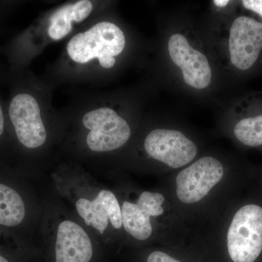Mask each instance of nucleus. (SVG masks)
Listing matches in <instances>:
<instances>
[{
  "mask_svg": "<svg viewBox=\"0 0 262 262\" xmlns=\"http://www.w3.org/2000/svg\"><path fill=\"white\" fill-rule=\"evenodd\" d=\"M125 47V34L120 27L102 21L74 36L67 44V51L76 63H86L97 58L103 68L110 69Z\"/></svg>",
  "mask_w": 262,
  "mask_h": 262,
  "instance_id": "obj_1",
  "label": "nucleus"
},
{
  "mask_svg": "<svg viewBox=\"0 0 262 262\" xmlns=\"http://www.w3.org/2000/svg\"><path fill=\"white\" fill-rule=\"evenodd\" d=\"M227 248L234 262H254L262 251V208L250 204L239 208L229 226Z\"/></svg>",
  "mask_w": 262,
  "mask_h": 262,
  "instance_id": "obj_2",
  "label": "nucleus"
},
{
  "mask_svg": "<svg viewBox=\"0 0 262 262\" xmlns=\"http://www.w3.org/2000/svg\"><path fill=\"white\" fill-rule=\"evenodd\" d=\"M82 124L90 130L86 139L88 146L97 152L118 149L130 136L128 123L113 108L101 107L88 112Z\"/></svg>",
  "mask_w": 262,
  "mask_h": 262,
  "instance_id": "obj_3",
  "label": "nucleus"
},
{
  "mask_svg": "<svg viewBox=\"0 0 262 262\" xmlns=\"http://www.w3.org/2000/svg\"><path fill=\"white\" fill-rule=\"evenodd\" d=\"M8 115L22 145L36 149L45 144L47 133L39 103L32 95L27 93L15 95L10 101Z\"/></svg>",
  "mask_w": 262,
  "mask_h": 262,
  "instance_id": "obj_4",
  "label": "nucleus"
},
{
  "mask_svg": "<svg viewBox=\"0 0 262 262\" xmlns=\"http://www.w3.org/2000/svg\"><path fill=\"white\" fill-rule=\"evenodd\" d=\"M223 175L220 161L212 157L202 158L177 176V196L187 204L199 202L222 180Z\"/></svg>",
  "mask_w": 262,
  "mask_h": 262,
  "instance_id": "obj_5",
  "label": "nucleus"
},
{
  "mask_svg": "<svg viewBox=\"0 0 262 262\" xmlns=\"http://www.w3.org/2000/svg\"><path fill=\"white\" fill-rule=\"evenodd\" d=\"M144 147L150 157L173 168L184 166L198 154L194 143L182 132L167 129L151 131L146 136Z\"/></svg>",
  "mask_w": 262,
  "mask_h": 262,
  "instance_id": "obj_6",
  "label": "nucleus"
},
{
  "mask_svg": "<svg viewBox=\"0 0 262 262\" xmlns=\"http://www.w3.org/2000/svg\"><path fill=\"white\" fill-rule=\"evenodd\" d=\"M229 50L232 64L239 70H249L262 50V23L247 16L234 20L229 32Z\"/></svg>",
  "mask_w": 262,
  "mask_h": 262,
  "instance_id": "obj_7",
  "label": "nucleus"
},
{
  "mask_svg": "<svg viewBox=\"0 0 262 262\" xmlns=\"http://www.w3.org/2000/svg\"><path fill=\"white\" fill-rule=\"evenodd\" d=\"M168 52L174 64L182 70L184 82L188 85L201 90L211 84L209 62L201 52L190 46L184 35L174 34L170 37Z\"/></svg>",
  "mask_w": 262,
  "mask_h": 262,
  "instance_id": "obj_8",
  "label": "nucleus"
},
{
  "mask_svg": "<svg viewBox=\"0 0 262 262\" xmlns=\"http://www.w3.org/2000/svg\"><path fill=\"white\" fill-rule=\"evenodd\" d=\"M92 256V243L85 231L75 222H61L57 232L56 262H90Z\"/></svg>",
  "mask_w": 262,
  "mask_h": 262,
  "instance_id": "obj_9",
  "label": "nucleus"
},
{
  "mask_svg": "<svg viewBox=\"0 0 262 262\" xmlns=\"http://www.w3.org/2000/svg\"><path fill=\"white\" fill-rule=\"evenodd\" d=\"M94 5L89 0H82L66 5L57 10L50 19L48 34L53 40H60L68 35L72 29V22L80 23L92 12Z\"/></svg>",
  "mask_w": 262,
  "mask_h": 262,
  "instance_id": "obj_10",
  "label": "nucleus"
},
{
  "mask_svg": "<svg viewBox=\"0 0 262 262\" xmlns=\"http://www.w3.org/2000/svg\"><path fill=\"white\" fill-rule=\"evenodd\" d=\"M122 225L125 230L139 241H145L152 233L150 215L137 204L124 202L121 208Z\"/></svg>",
  "mask_w": 262,
  "mask_h": 262,
  "instance_id": "obj_11",
  "label": "nucleus"
},
{
  "mask_svg": "<svg viewBox=\"0 0 262 262\" xmlns=\"http://www.w3.org/2000/svg\"><path fill=\"white\" fill-rule=\"evenodd\" d=\"M25 216V206L18 192L5 184H0V225L15 227L21 223Z\"/></svg>",
  "mask_w": 262,
  "mask_h": 262,
  "instance_id": "obj_12",
  "label": "nucleus"
},
{
  "mask_svg": "<svg viewBox=\"0 0 262 262\" xmlns=\"http://www.w3.org/2000/svg\"><path fill=\"white\" fill-rule=\"evenodd\" d=\"M76 208L86 225L93 226L100 233L103 234L107 228L110 218L104 206L97 198L93 201L83 198L78 200L76 203Z\"/></svg>",
  "mask_w": 262,
  "mask_h": 262,
  "instance_id": "obj_13",
  "label": "nucleus"
},
{
  "mask_svg": "<svg viewBox=\"0 0 262 262\" xmlns=\"http://www.w3.org/2000/svg\"><path fill=\"white\" fill-rule=\"evenodd\" d=\"M234 134L245 145L252 147L262 145V114L239 120L234 127Z\"/></svg>",
  "mask_w": 262,
  "mask_h": 262,
  "instance_id": "obj_14",
  "label": "nucleus"
},
{
  "mask_svg": "<svg viewBox=\"0 0 262 262\" xmlns=\"http://www.w3.org/2000/svg\"><path fill=\"white\" fill-rule=\"evenodd\" d=\"M96 198L102 203L107 211L112 225L115 229L121 228L122 226V211L116 196L108 190H101Z\"/></svg>",
  "mask_w": 262,
  "mask_h": 262,
  "instance_id": "obj_15",
  "label": "nucleus"
},
{
  "mask_svg": "<svg viewBox=\"0 0 262 262\" xmlns=\"http://www.w3.org/2000/svg\"><path fill=\"white\" fill-rule=\"evenodd\" d=\"M164 196L160 193L144 192L139 196L136 204L140 206L150 216H158L163 214Z\"/></svg>",
  "mask_w": 262,
  "mask_h": 262,
  "instance_id": "obj_16",
  "label": "nucleus"
},
{
  "mask_svg": "<svg viewBox=\"0 0 262 262\" xmlns=\"http://www.w3.org/2000/svg\"><path fill=\"white\" fill-rule=\"evenodd\" d=\"M147 262H182L171 257L169 255L162 251H154L149 254Z\"/></svg>",
  "mask_w": 262,
  "mask_h": 262,
  "instance_id": "obj_17",
  "label": "nucleus"
},
{
  "mask_svg": "<svg viewBox=\"0 0 262 262\" xmlns=\"http://www.w3.org/2000/svg\"><path fill=\"white\" fill-rule=\"evenodd\" d=\"M242 4L246 9L255 12L262 17V0H244Z\"/></svg>",
  "mask_w": 262,
  "mask_h": 262,
  "instance_id": "obj_18",
  "label": "nucleus"
},
{
  "mask_svg": "<svg viewBox=\"0 0 262 262\" xmlns=\"http://www.w3.org/2000/svg\"><path fill=\"white\" fill-rule=\"evenodd\" d=\"M5 130V117L3 108L0 104V136L3 135Z\"/></svg>",
  "mask_w": 262,
  "mask_h": 262,
  "instance_id": "obj_19",
  "label": "nucleus"
},
{
  "mask_svg": "<svg viewBox=\"0 0 262 262\" xmlns=\"http://www.w3.org/2000/svg\"><path fill=\"white\" fill-rule=\"evenodd\" d=\"M229 3L228 0H215V1H213V3H214L216 6L220 7V8L225 7L226 5H228Z\"/></svg>",
  "mask_w": 262,
  "mask_h": 262,
  "instance_id": "obj_20",
  "label": "nucleus"
},
{
  "mask_svg": "<svg viewBox=\"0 0 262 262\" xmlns=\"http://www.w3.org/2000/svg\"><path fill=\"white\" fill-rule=\"evenodd\" d=\"M0 262H10L8 258H5L4 256L0 254Z\"/></svg>",
  "mask_w": 262,
  "mask_h": 262,
  "instance_id": "obj_21",
  "label": "nucleus"
}]
</instances>
